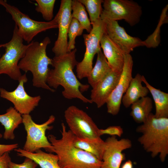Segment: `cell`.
<instances>
[{"label":"cell","mask_w":168,"mask_h":168,"mask_svg":"<svg viewBox=\"0 0 168 168\" xmlns=\"http://www.w3.org/2000/svg\"><path fill=\"white\" fill-rule=\"evenodd\" d=\"M84 30L79 22L75 19L72 18L68 34L69 38L68 46V53L75 48V39L77 36L82 34Z\"/></svg>","instance_id":"27"},{"label":"cell","mask_w":168,"mask_h":168,"mask_svg":"<svg viewBox=\"0 0 168 168\" xmlns=\"http://www.w3.org/2000/svg\"><path fill=\"white\" fill-rule=\"evenodd\" d=\"M152 108L151 99L146 96L140 98L132 104L130 114L135 122L142 123L151 113Z\"/></svg>","instance_id":"24"},{"label":"cell","mask_w":168,"mask_h":168,"mask_svg":"<svg viewBox=\"0 0 168 168\" xmlns=\"http://www.w3.org/2000/svg\"><path fill=\"white\" fill-rule=\"evenodd\" d=\"M133 65L131 55L130 54L124 55V64L119 79L106 103L107 112L112 115H116L119 112L122 97L133 78Z\"/></svg>","instance_id":"12"},{"label":"cell","mask_w":168,"mask_h":168,"mask_svg":"<svg viewBox=\"0 0 168 168\" xmlns=\"http://www.w3.org/2000/svg\"><path fill=\"white\" fill-rule=\"evenodd\" d=\"M51 43L49 38L46 37L42 41H32L29 43L24 57L18 63L19 69L26 73L30 72L33 75L32 82L34 86L41 88L54 92L47 84V79L50 68L53 65V59L47 55L46 49Z\"/></svg>","instance_id":"3"},{"label":"cell","mask_w":168,"mask_h":168,"mask_svg":"<svg viewBox=\"0 0 168 168\" xmlns=\"http://www.w3.org/2000/svg\"><path fill=\"white\" fill-rule=\"evenodd\" d=\"M123 133L122 128L119 126H109L105 129H99V134L100 136L104 134L111 136H117L121 137Z\"/></svg>","instance_id":"29"},{"label":"cell","mask_w":168,"mask_h":168,"mask_svg":"<svg viewBox=\"0 0 168 168\" xmlns=\"http://www.w3.org/2000/svg\"><path fill=\"white\" fill-rule=\"evenodd\" d=\"M121 168H133L132 162L130 160H128L123 163Z\"/></svg>","instance_id":"33"},{"label":"cell","mask_w":168,"mask_h":168,"mask_svg":"<svg viewBox=\"0 0 168 168\" xmlns=\"http://www.w3.org/2000/svg\"><path fill=\"white\" fill-rule=\"evenodd\" d=\"M22 123L26 132V140L23 149L28 152H34L44 148L46 151L52 153V146L45 135L47 130H50L53 126L50 125L55 119L51 115L45 122L40 124L35 123L30 114L22 115Z\"/></svg>","instance_id":"7"},{"label":"cell","mask_w":168,"mask_h":168,"mask_svg":"<svg viewBox=\"0 0 168 168\" xmlns=\"http://www.w3.org/2000/svg\"><path fill=\"white\" fill-rule=\"evenodd\" d=\"M11 159L9 152H6L0 156V168H9V163Z\"/></svg>","instance_id":"32"},{"label":"cell","mask_w":168,"mask_h":168,"mask_svg":"<svg viewBox=\"0 0 168 168\" xmlns=\"http://www.w3.org/2000/svg\"><path fill=\"white\" fill-rule=\"evenodd\" d=\"M23 41L18 33L17 26L15 25L11 40L0 44V48L5 49L4 54L0 58V75L7 74L15 80L20 79L22 75L18 63L29 45V44H24Z\"/></svg>","instance_id":"5"},{"label":"cell","mask_w":168,"mask_h":168,"mask_svg":"<svg viewBox=\"0 0 168 168\" xmlns=\"http://www.w3.org/2000/svg\"><path fill=\"white\" fill-rule=\"evenodd\" d=\"M100 18L117 21L124 20L130 26L140 21L142 14V7L137 2L129 0H105Z\"/></svg>","instance_id":"9"},{"label":"cell","mask_w":168,"mask_h":168,"mask_svg":"<svg viewBox=\"0 0 168 168\" xmlns=\"http://www.w3.org/2000/svg\"><path fill=\"white\" fill-rule=\"evenodd\" d=\"M61 137L58 139L53 134L47 138L52 146V153L58 158L61 168H101L102 161L91 154L75 147L73 143L74 135L61 124Z\"/></svg>","instance_id":"2"},{"label":"cell","mask_w":168,"mask_h":168,"mask_svg":"<svg viewBox=\"0 0 168 168\" xmlns=\"http://www.w3.org/2000/svg\"><path fill=\"white\" fill-rule=\"evenodd\" d=\"M22 115L14 107H10L6 113L0 114V123L5 128L3 138L6 140H13L15 138V130L22 123Z\"/></svg>","instance_id":"20"},{"label":"cell","mask_w":168,"mask_h":168,"mask_svg":"<svg viewBox=\"0 0 168 168\" xmlns=\"http://www.w3.org/2000/svg\"><path fill=\"white\" fill-rule=\"evenodd\" d=\"M0 5L12 16L17 27L18 35L28 44L39 33L48 30L58 28V24L54 17L49 21H37L32 19L17 7L8 4L6 0H0Z\"/></svg>","instance_id":"6"},{"label":"cell","mask_w":168,"mask_h":168,"mask_svg":"<svg viewBox=\"0 0 168 168\" xmlns=\"http://www.w3.org/2000/svg\"><path fill=\"white\" fill-rule=\"evenodd\" d=\"M37 5L35 9L41 13L43 18L47 21L52 20L55 0H36Z\"/></svg>","instance_id":"28"},{"label":"cell","mask_w":168,"mask_h":168,"mask_svg":"<svg viewBox=\"0 0 168 168\" xmlns=\"http://www.w3.org/2000/svg\"><path fill=\"white\" fill-rule=\"evenodd\" d=\"M91 25V31L83 35L86 51L83 59L76 66L77 77L80 80L87 77L90 74L93 68L94 57L101 49L100 39L106 32L105 22L100 18Z\"/></svg>","instance_id":"8"},{"label":"cell","mask_w":168,"mask_h":168,"mask_svg":"<svg viewBox=\"0 0 168 168\" xmlns=\"http://www.w3.org/2000/svg\"><path fill=\"white\" fill-rule=\"evenodd\" d=\"M73 143L76 147L91 154L102 161L105 142L101 138L92 140L80 138L74 135Z\"/></svg>","instance_id":"22"},{"label":"cell","mask_w":168,"mask_h":168,"mask_svg":"<svg viewBox=\"0 0 168 168\" xmlns=\"http://www.w3.org/2000/svg\"><path fill=\"white\" fill-rule=\"evenodd\" d=\"M100 44L103 54L112 70L121 74L124 64V54L106 32L100 39Z\"/></svg>","instance_id":"17"},{"label":"cell","mask_w":168,"mask_h":168,"mask_svg":"<svg viewBox=\"0 0 168 168\" xmlns=\"http://www.w3.org/2000/svg\"><path fill=\"white\" fill-rule=\"evenodd\" d=\"M1 57V54H0V58Z\"/></svg>","instance_id":"34"},{"label":"cell","mask_w":168,"mask_h":168,"mask_svg":"<svg viewBox=\"0 0 168 168\" xmlns=\"http://www.w3.org/2000/svg\"><path fill=\"white\" fill-rule=\"evenodd\" d=\"M136 131L142 134L138 140L144 149L164 162L168 154V118H156L151 113Z\"/></svg>","instance_id":"4"},{"label":"cell","mask_w":168,"mask_h":168,"mask_svg":"<svg viewBox=\"0 0 168 168\" xmlns=\"http://www.w3.org/2000/svg\"><path fill=\"white\" fill-rule=\"evenodd\" d=\"M2 137V134L0 133V138ZM18 147V144L15 143L10 144H0V156L6 152H10Z\"/></svg>","instance_id":"31"},{"label":"cell","mask_w":168,"mask_h":168,"mask_svg":"<svg viewBox=\"0 0 168 168\" xmlns=\"http://www.w3.org/2000/svg\"><path fill=\"white\" fill-rule=\"evenodd\" d=\"M103 20L105 23L106 33L124 55L130 54L136 47L146 46L144 41L128 35L124 29L119 25L117 21Z\"/></svg>","instance_id":"15"},{"label":"cell","mask_w":168,"mask_h":168,"mask_svg":"<svg viewBox=\"0 0 168 168\" xmlns=\"http://www.w3.org/2000/svg\"><path fill=\"white\" fill-rule=\"evenodd\" d=\"M88 12L91 24L100 18L103 8L102 0H78Z\"/></svg>","instance_id":"26"},{"label":"cell","mask_w":168,"mask_h":168,"mask_svg":"<svg viewBox=\"0 0 168 168\" xmlns=\"http://www.w3.org/2000/svg\"><path fill=\"white\" fill-rule=\"evenodd\" d=\"M64 117L69 130L80 138L95 140L101 139L99 130L92 118L84 111L74 105L65 111Z\"/></svg>","instance_id":"10"},{"label":"cell","mask_w":168,"mask_h":168,"mask_svg":"<svg viewBox=\"0 0 168 168\" xmlns=\"http://www.w3.org/2000/svg\"><path fill=\"white\" fill-rule=\"evenodd\" d=\"M71 2V0H61L59 10L55 16L58 29V37L52 49L55 56L68 53V34L72 19Z\"/></svg>","instance_id":"13"},{"label":"cell","mask_w":168,"mask_h":168,"mask_svg":"<svg viewBox=\"0 0 168 168\" xmlns=\"http://www.w3.org/2000/svg\"><path fill=\"white\" fill-rule=\"evenodd\" d=\"M101 168H120L125 159L123 152L132 146L131 141L128 138L118 140L115 136L108 138L105 141Z\"/></svg>","instance_id":"14"},{"label":"cell","mask_w":168,"mask_h":168,"mask_svg":"<svg viewBox=\"0 0 168 168\" xmlns=\"http://www.w3.org/2000/svg\"><path fill=\"white\" fill-rule=\"evenodd\" d=\"M17 155L29 158L35 162L41 168H61L58 163V156L43 152L41 149L34 152H30L20 148L15 149Z\"/></svg>","instance_id":"19"},{"label":"cell","mask_w":168,"mask_h":168,"mask_svg":"<svg viewBox=\"0 0 168 168\" xmlns=\"http://www.w3.org/2000/svg\"><path fill=\"white\" fill-rule=\"evenodd\" d=\"M142 80L151 93L154 100L156 118H168V94L151 86L142 75Z\"/></svg>","instance_id":"21"},{"label":"cell","mask_w":168,"mask_h":168,"mask_svg":"<svg viewBox=\"0 0 168 168\" xmlns=\"http://www.w3.org/2000/svg\"><path fill=\"white\" fill-rule=\"evenodd\" d=\"M142 75L139 73L131 80L121 100V103L126 108L129 107L140 98L147 96L149 91L146 86H142Z\"/></svg>","instance_id":"18"},{"label":"cell","mask_w":168,"mask_h":168,"mask_svg":"<svg viewBox=\"0 0 168 168\" xmlns=\"http://www.w3.org/2000/svg\"><path fill=\"white\" fill-rule=\"evenodd\" d=\"M121 74L112 70L98 82L91 90L90 100L98 108L103 106L116 86Z\"/></svg>","instance_id":"16"},{"label":"cell","mask_w":168,"mask_h":168,"mask_svg":"<svg viewBox=\"0 0 168 168\" xmlns=\"http://www.w3.org/2000/svg\"><path fill=\"white\" fill-rule=\"evenodd\" d=\"M38 165L31 159L26 157L23 162L21 164H17L10 161L9 168H36Z\"/></svg>","instance_id":"30"},{"label":"cell","mask_w":168,"mask_h":168,"mask_svg":"<svg viewBox=\"0 0 168 168\" xmlns=\"http://www.w3.org/2000/svg\"><path fill=\"white\" fill-rule=\"evenodd\" d=\"M85 9L84 6L78 0H72V18L76 19L84 29L89 33L92 30V26Z\"/></svg>","instance_id":"25"},{"label":"cell","mask_w":168,"mask_h":168,"mask_svg":"<svg viewBox=\"0 0 168 168\" xmlns=\"http://www.w3.org/2000/svg\"><path fill=\"white\" fill-rule=\"evenodd\" d=\"M77 51L75 48L65 54L53 58L54 68L49 70L47 84L50 87L54 89L59 86H63L62 94L66 99L77 98L84 103H92L90 99L82 94L88 90L89 85L81 83L73 72L78 63L76 59Z\"/></svg>","instance_id":"1"},{"label":"cell","mask_w":168,"mask_h":168,"mask_svg":"<svg viewBox=\"0 0 168 168\" xmlns=\"http://www.w3.org/2000/svg\"><path fill=\"white\" fill-rule=\"evenodd\" d=\"M27 80L25 73L22 75L18 86L14 91H9L0 88V97L11 102L15 109L21 115L30 114L38 105L41 99L40 96H31L26 92L24 84Z\"/></svg>","instance_id":"11"},{"label":"cell","mask_w":168,"mask_h":168,"mask_svg":"<svg viewBox=\"0 0 168 168\" xmlns=\"http://www.w3.org/2000/svg\"><path fill=\"white\" fill-rule=\"evenodd\" d=\"M97 54L95 65L87 77L88 82L92 88L112 70L101 49Z\"/></svg>","instance_id":"23"}]
</instances>
